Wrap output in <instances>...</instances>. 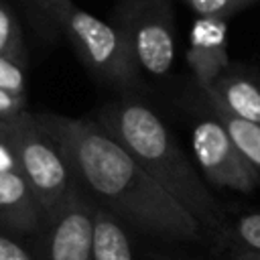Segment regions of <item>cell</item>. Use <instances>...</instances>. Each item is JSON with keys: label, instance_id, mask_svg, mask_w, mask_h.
Returning <instances> with one entry per match:
<instances>
[{"label": "cell", "instance_id": "6da1fadb", "mask_svg": "<svg viewBox=\"0 0 260 260\" xmlns=\"http://www.w3.org/2000/svg\"><path fill=\"white\" fill-rule=\"evenodd\" d=\"M61 146L77 185L132 230L169 242H195L201 225L112 138L95 118L37 114Z\"/></svg>", "mask_w": 260, "mask_h": 260}, {"label": "cell", "instance_id": "7a4b0ae2", "mask_svg": "<svg viewBox=\"0 0 260 260\" xmlns=\"http://www.w3.org/2000/svg\"><path fill=\"white\" fill-rule=\"evenodd\" d=\"M95 120L187 213L193 215L201 230L219 232L223 228L221 205L209 193L205 181L152 108L136 98H122L104 106Z\"/></svg>", "mask_w": 260, "mask_h": 260}, {"label": "cell", "instance_id": "3957f363", "mask_svg": "<svg viewBox=\"0 0 260 260\" xmlns=\"http://www.w3.org/2000/svg\"><path fill=\"white\" fill-rule=\"evenodd\" d=\"M8 126L14 140L18 171L35 191L49 219V215L55 213L71 195L77 181L61 146L39 122L37 114L26 110L16 120L8 122Z\"/></svg>", "mask_w": 260, "mask_h": 260}, {"label": "cell", "instance_id": "277c9868", "mask_svg": "<svg viewBox=\"0 0 260 260\" xmlns=\"http://www.w3.org/2000/svg\"><path fill=\"white\" fill-rule=\"evenodd\" d=\"M59 30H63L77 57L98 79L118 87H134L138 83L140 69L120 24L106 22L71 4L61 18Z\"/></svg>", "mask_w": 260, "mask_h": 260}, {"label": "cell", "instance_id": "5b68a950", "mask_svg": "<svg viewBox=\"0 0 260 260\" xmlns=\"http://www.w3.org/2000/svg\"><path fill=\"white\" fill-rule=\"evenodd\" d=\"M140 71L162 77L175 61V18L169 0H132L120 20Z\"/></svg>", "mask_w": 260, "mask_h": 260}, {"label": "cell", "instance_id": "8992f818", "mask_svg": "<svg viewBox=\"0 0 260 260\" xmlns=\"http://www.w3.org/2000/svg\"><path fill=\"white\" fill-rule=\"evenodd\" d=\"M191 150L199 171L211 185L238 193H250L256 189L260 173L240 152L213 110L193 122Z\"/></svg>", "mask_w": 260, "mask_h": 260}, {"label": "cell", "instance_id": "52a82bcc", "mask_svg": "<svg viewBox=\"0 0 260 260\" xmlns=\"http://www.w3.org/2000/svg\"><path fill=\"white\" fill-rule=\"evenodd\" d=\"M98 203L79 187L49 215L35 240L41 260H93V217Z\"/></svg>", "mask_w": 260, "mask_h": 260}, {"label": "cell", "instance_id": "ba28073f", "mask_svg": "<svg viewBox=\"0 0 260 260\" xmlns=\"http://www.w3.org/2000/svg\"><path fill=\"white\" fill-rule=\"evenodd\" d=\"M45 225V209L26 179L16 171H0V232L37 240Z\"/></svg>", "mask_w": 260, "mask_h": 260}, {"label": "cell", "instance_id": "9c48e42d", "mask_svg": "<svg viewBox=\"0 0 260 260\" xmlns=\"http://www.w3.org/2000/svg\"><path fill=\"white\" fill-rule=\"evenodd\" d=\"M187 65L201 89L211 85L230 69L228 57V20L213 16H197L187 47Z\"/></svg>", "mask_w": 260, "mask_h": 260}, {"label": "cell", "instance_id": "30bf717a", "mask_svg": "<svg viewBox=\"0 0 260 260\" xmlns=\"http://www.w3.org/2000/svg\"><path fill=\"white\" fill-rule=\"evenodd\" d=\"M203 95L211 108L260 124V83L250 75L228 69L203 89Z\"/></svg>", "mask_w": 260, "mask_h": 260}, {"label": "cell", "instance_id": "8fae6325", "mask_svg": "<svg viewBox=\"0 0 260 260\" xmlns=\"http://www.w3.org/2000/svg\"><path fill=\"white\" fill-rule=\"evenodd\" d=\"M93 260H134L128 225L102 205L93 217Z\"/></svg>", "mask_w": 260, "mask_h": 260}, {"label": "cell", "instance_id": "7c38bea8", "mask_svg": "<svg viewBox=\"0 0 260 260\" xmlns=\"http://www.w3.org/2000/svg\"><path fill=\"white\" fill-rule=\"evenodd\" d=\"M211 110L219 118V122L225 126L228 134L232 136V140L236 142L240 152L246 156V160L260 173V124L236 118V116H232L223 110H217V108H211Z\"/></svg>", "mask_w": 260, "mask_h": 260}, {"label": "cell", "instance_id": "4fadbf2b", "mask_svg": "<svg viewBox=\"0 0 260 260\" xmlns=\"http://www.w3.org/2000/svg\"><path fill=\"white\" fill-rule=\"evenodd\" d=\"M0 57L26 67V45L14 10L0 0Z\"/></svg>", "mask_w": 260, "mask_h": 260}, {"label": "cell", "instance_id": "5bb4252c", "mask_svg": "<svg viewBox=\"0 0 260 260\" xmlns=\"http://www.w3.org/2000/svg\"><path fill=\"white\" fill-rule=\"evenodd\" d=\"M223 238L230 250H246L260 254V211L238 217L230 228L223 230Z\"/></svg>", "mask_w": 260, "mask_h": 260}, {"label": "cell", "instance_id": "9a60e30c", "mask_svg": "<svg viewBox=\"0 0 260 260\" xmlns=\"http://www.w3.org/2000/svg\"><path fill=\"white\" fill-rule=\"evenodd\" d=\"M195 16H213V18H230L232 14L244 10L256 0H183Z\"/></svg>", "mask_w": 260, "mask_h": 260}, {"label": "cell", "instance_id": "2e32d148", "mask_svg": "<svg viewBox=\"0 0 260 260\" xmlns=\"http://www.w3.org/2000/svg\"><path fill=\"white\" fill-rule=\"evenodd\" d=\"M0 260H41V256L35 240H22L0 232Z\"/></svg>", "mask_w": 260, "mask_h": 260}, {"label": "cell", "instance_id": "e0dca14e", "mask_svg": "<svg viewBox=\"0 0 260 260\" xmlns=\"http://www.w3.org/2000/svg\"><path fill=\"white\" fill-rule=\"evenodd\" d=\"M0 87L18 95L26 98V71L22 65L0 57Z\"/></svg>", "mask_w": 260, "mask_h": 260}, {"label": "cell", "instance_id": "ac0fdd59", "mask_svg": "<svg viewBox=\"0 0 260 260\" xmlns=\"http://www.w3.org/2000/svg\"><path fill=\"white\" fill-rule=\"evenodd\" d=\"M35 12L41 14L43 20L51 22L53 26H61V18L63 14L69 10V6L73 4V0H26Z\"/></svg>", "mask_w": 260, "mask_h": 260}, {"label": "cell", "instance_id": "d6986e66", "mask_svg": "<svg viewBox=\"0 0 260 260\" xmlns=\"http://www.w3.org/2000/svg\"><path fill=\"white\" fill-rule=\"evenodd\" d=\"M0 171H18V158L14 150V140L8 122L0 120Z\"/></svg>", "mask_w": 260, "mask_h": 260}, {"label": "cell", "instance_id": "ffe728a7", "mask_svg": "<svg viewBox=\"0 0 260 260\" xmlns=\"http://www.w3.org/2000/svg\"><path fill=\"white\" fill-rule=\"evenodd\" d=\"M26 112V98H18L0 87V120L12 122Z\"/></svg>", "mask_w": 260, "mask_h": 260}, {"label": "cell", "instance_id": "44dd1931", "mask_svg": "<svg viewBox=\"0 0 260 260\" xmlns=\"http://www.w3.org/2000/svg\"><path fill=\"white\" fill-rule=\"evenodd\" d=\"M228 260H260V254L246 252V250H230V258Z\"/></svg>", "mask_w": 260, "mask_h": 260}]
</instances>
